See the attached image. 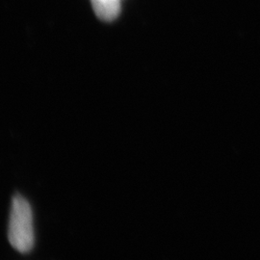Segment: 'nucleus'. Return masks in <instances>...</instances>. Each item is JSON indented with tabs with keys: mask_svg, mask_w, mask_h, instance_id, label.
<instances>
[{
	"mask_svg": "<svg viewBox=\"0 0 260 260\" xmlns=\"http://www.w3.org/2000/svg\"><path fill=\"white\" fill-rule=\"evenodd\" d=\"M8 239L11 246L20 253H28L34 248L33 212L31 205L22 196L16 195L12 201Z\"/></svg>",
	"mask_w": 260,
	"mask_h": 260,
	"instance_id": "f257e3e1",
	"label": "nucleus"
},
{
	"mask_svg": "<svg viewBox=\"0 0 260 260\" xmlns=\"http://www.w3.org/2000/svg\"><path fill=\"white\" fill-rule=\"evenodd\" d=\"M92 3L96 16L103 20L111 21L120 14V0H92Z\"/></svg>",
	"mask_w": 260,
	"mask_h": 260,
	"instance_id": "f03ea898",
	"label": "nucleus"
}]
</instances>
